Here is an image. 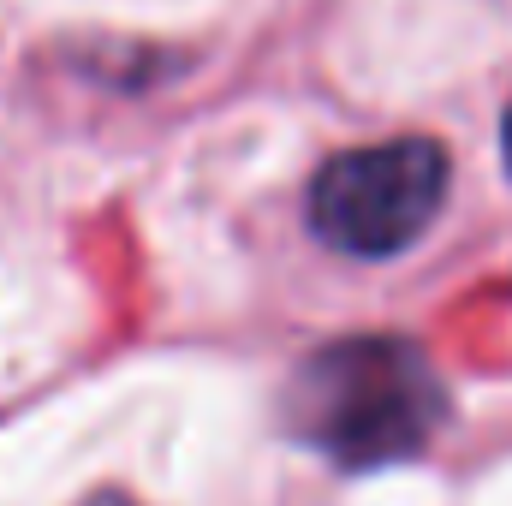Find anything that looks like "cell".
Returning <instances> with one entry per match:
<instances>
[{
  "label": "cell",
  "mask_w": 512,
  "mask_h": 506,
  "mask_svg": "<svg viewBox=\"0 0 512 506\" xmlns=\"http://www.w3.org/2000/svg\"><path fill=\"white\" fill-rule=\"evenodd\" d=\"M286 423L340 471H382L417 459L447 423L435 364L399 334H358L310 352L286 387Z\"/></svg>",
  "instance_id": "obj_1"
},
{
  "label": "cell",
  "mask_w": 512,
  "mask_h": 506,
  "mask_svg": "<svg viewBox=\"0 0 512 506\" xmlns=\"http://www.w3.org/2000/svg\"><path fill=\"white\" fill-rule=\"evenodd\" d=\"M84 506H137L131 495H120V489H102V495H90Z\"/></svg>",
  "instance_id": "obj_3"
},
{
  "label": "cell",
  "mask_w": 512,
  "mask_h": 506,
  "mask_svg": "<svg viewBox=\"0 0 512 506\" xmlns=\"http://www.w3.org/2000/svg\"><path fill=\"white\" fill-rule=\"evenodd\" d=\"M501 149H507V167H512V108H507V126H501Z\"/></svg>",
  "instance_id": "obj_4"
},
{
  "label": "cell",
  "mask_w": 512,
  "mask_h": 506,
  "mask_svg": "<svg viewBox=\"0 0 512 506\" xmlns=\"http://www.w3.org/2000/svg\"><path fill=\"white\" fill-rule=\"evenodd\" d=\"M447 197V155L435 137H393L334 155L310 185V227L346 256H393L429 233Z\"/></svg>",
  "instance_id": "obj_2"
}]
</instances>
